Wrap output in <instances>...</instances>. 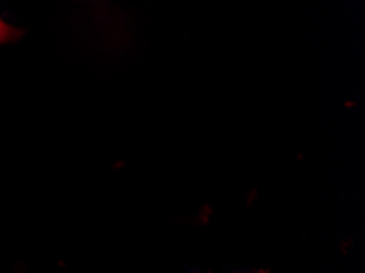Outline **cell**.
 <instances>
[{
  "label": "cell",
  "mask_w": 365,
  "mask_h": 273,
  "mask_svg": "<svg viewBox=\"0 0 365 273\" xmlns=\"http://www.w3.org/2000/svg\"><path fill=\"white\" fill-rule=\"evenodd\" d=\"M21 35H24V31L19 30V28H14L12 25H9L7 21L0 16V44L19 40Z\"/></svg>",
  "instance_id": "6da1fadb"
}]
</instances>
